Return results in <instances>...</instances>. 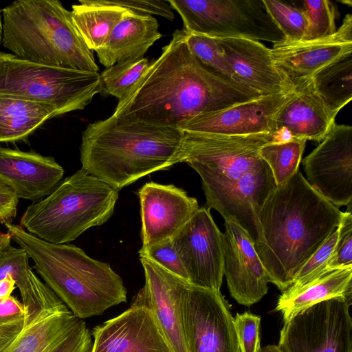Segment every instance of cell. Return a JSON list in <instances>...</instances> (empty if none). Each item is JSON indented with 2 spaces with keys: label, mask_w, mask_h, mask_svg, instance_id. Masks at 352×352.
Returning a JSON list of instances; mask_svg holds the SVG:
<instances>
[{
  "label": "cell",
  "mask_w": 352,
  "mask_h": 352,
  "mask_svg": "<svg viewBox=\"0 0 352 352\" xmlns=\"http://www.w3.org/2000/svg\"><path fill=\"white\" fill-rule=\"evenodd\" d=\"M259 96L244 85L211 73L192 54L185 31L177 30L113 114L126 121L179 129L197 115Z\"/></svg>",
  "instance_id": "cell-1"
},
{
  "label": "cell",
  "mask_w": 352,
  "mask_h": 352,
  "mask_svg": "<svg viewBox=\"0 0 352 352\" xmlns=\"http://www.w3.org/2000/svg\"><path fill=\"white\" fill-rule=\"evenodd\" d=\"M182 162L199 175L209 209L232 219L254 244L261 237L260 210L277 187L260 148L280 140L274 133L224 135L184 131Z\"/></svg>",
  "instance_id": "cell-2"
},
{
  "label": "cell",
  "mask_w": 352,
  "mask_h": 352,
  "mask_svg": "<svg viewBox=\"0 0 352 352\" xmlns=\"http://www.w3.org/2000/svg\"><path fill=\"white\" fill-rule=\"evenodd\" d=\"M342 212L318 193L298 170L263 204L255 250L270 282L284 292L302 265L338 228Z\"/></svg>",
  "instance_id": "cell-3"
},
{
  "label": "cell",
  "mask_w": 352,
  "mask_h": 352,
  "mask_svg": "<svg viewBox=\"0 0 352 352\" xmlns=\"http://www.w3.org/2000/svg\"><path fill=\"white\" fill-rule=\"evenodd\" d=\"M184 131L124 120L112 114L82 133V168L114 189L182 162Z\"/></svg>",
  "instance_id": "cell-4"
},
{
  "label": "cell",
  "mask_w": 352,
  "mask_h": 352,
  "mask_svg": "<svg viewBox=\"0 0 352 352\" xmlns=\"http://www.w3.org/2000/svg\"><path fill=\"white\" fill-rule=\"evenodd\" d=\"M5 226L12 240L33 260V268L76 317L100 315L126 301L123 280L109 263L91 258L75 245L45 241L19 225Z\"/></svg>",
  "instance_id": "cell-5"
},
{
  "label": "cell",
  "mask_w": 352,
  "mask_h": 352,
  "mask_svg": "<svg viewBox=\"0 0 352 352\" xmlns=\"http://www.w3.org/2000/svg\"><path fill=\"white\" fill-rule=\"evenodd\" d=\"M3 46L16 57L47 65L98 72L89 50L57 0H17L2 9Z\"/></svg>",
  "instance_id": "cell-6"
},
{
  "label": "cell",
  "mask_w": 352,
  "mask_h": 352,
  "mask_svg": "<svg viewBox=\"0 0 352 352\" xmlns=\"http://www.w3.org/2000/svg\"><path fill=\"white\" fill-rule=\"evenodd\" d=\"M118 199V190L81 168L29 205L19 226L45 241L67 243L108 221Z\"/></svg>",
  "instance_id": "cell-7"
},
{
  "label": "cell",
  "mask_w": 352,
  "mask_h": 352,
  "mask_svg": "<svg viewBox=\"0 0 352 352\" xmlns=\"http://www.w3.org/2000/svg\"><path fill=\"white\" fill-rule=\"evenodd\" d=\"M100 74L36 63L0 52V94L47 104L58 116L82 110L98 94Z\"/></svg>",
  "instance_id": "cell-8"
},
{
  "label": "cell",
  "mask_w": 352,
  "mask_h": 352,
  "mask_svg": "<svg viewBox=\"0 0 352 352\" xmlns=\"http://www.w3.org/2000/svg\"><path fill=\"white\" fill-rule=\"evenodd\" d=\"M187 32L274 43L285 38L263 0H167Z\"/></svg>",
  "instance_id": "cell-9"
},
{
  "label": "cell",
  "mask_w": 352,
  "mask_h": 352,
  "mask_svg": "<svg viewBox=\"0 0 352 352\" xmlns=\"http://www.w3.org/2000/svg\"><path fill=\"white\" fill-rule=\"evenodd\" d=\"M351 300L333 298L300 311L284 325L282 352H352Z\"/></svg>",
  "instance_id": "cell-10"
},
{
  "label": "cell",
  "mask_w": 352,
  "mask_h": 352,
  "mask_svg": "<svg viewBox=\"0 0 352 352\" xmlns=\"http://www.w3.org/2000/svg\"><path fill=\"white\" fill-rule=\"evenodd\" d=\"M230 307L221 291L190 285L182 305L188 352H240Z\"/></svg>",
  "instance_id": "cell-11"
},
{
  "label": "cell",
  "mask_w": 352,
  "mask_h": 352,
  "mask_svg": "<svg viewBox=\"0 0 352 352\" xmlns=\"http://www.w3.org/2000/svg\"><path fill=\"white\" fill-rule=\"evenodd\" d=\"M171 240L190 285L220 291L223 276V233L210 209L199 208Z\"/></svg>",
  "instance_id": "cell-12"
},
{
  "label": "cell",
  "mask_w": 352,
  "mask_h": 352,
  "mask_svg": "<svg viewBox=\"0 0 352 352\" xmlns=\"http://www.w3.org/2000/svg\"><path fill=\"white\" fill-rule=\"evenodd\" d=\"M307 182L337 208L352 200V126L335 123L302 160Z\"/></svg>",
  "instance_id": "cell-13"
},
{
  "label": "cell",
  "mask_w": 352,
  "mask_h": 352,
  "mask_svg": "<svg viewBox=\"0 0 352 352\" xmlns=\"http://www.w3.org/2000/svg\"><path fill=\"white\" fill-rule=\"evenodd\" d=\"M145 284L132 300L131 307H144L153 315L173 352H188L182 320V305L190 287L152 260L140 256Z\"/></svg>",
  "instance_id": "cell-14"
},
{
  "label": "cell",
  "mask_w": 352,
  "mask_h": 352,
  "mask_svg": "<svg viewBox=\"0 0 352 352\" xmlns=\"http://www.w3.org/2000/svg\"><path fill=\"white\" fill-rule=\"evenodd\" d=\"M292 95L293 89L277 94L261 96L224 109L201 113L186 122L179 129L185 132L224 135L277 133L276 117Z\"/></svg>",
  "instance_id": "cell-15"
},
{
  "label": "cell",
  "mask_w": 352,
  "mask_h": 352,
  "mask_svg": "<svg viewBox=\"0 0 352 352\" xmlns=\"http://www.w3.org/2000/svg\"><path fill=\"white\" fill-rule=\"evenodd\" d=\"M274 65L292 87L339 57L352 53V15L348 14L331 36L311 41L274 43L270 48Z\"/></svg>",
  "instance_id": "cell-16"
},
{
  "label": "cell",
  "mask_w": 352,
  "mask_h": 352,
  "mask_svg": "<svg viewBox=\"0 0 352 352\" xmlns=\"http://www.w3.org/2000/svg\"><path fill=\"white\" fill-rule=\"evenodd\" d=\"M224 220L223 275L231 296L251 306L267 294L270 279L247 231L232 219Z\"/></svg>",
  "instance_id": "cell-17"
},
{
  "label": "cell",
  "mask_w": 352,
  "mask_h": 352,
  "mask_svg": "<svg viewBox=\"0 0 352 352\" xmlns=\"http://www.w3.org/2000/svg\"><path fill=\"white\" fill-rule=\"evenodd\" d=\"M137 195L142 221L141 250L172 239L199 208L195 198L171 184L147 182Z\"/></svg>",
  "instance_id": "cell-18"
},
{
  "label": "cell",
  "mask_w": 352,
  "mask_h": 352,
  "mask_svg": "<svg viewBox=\"0 0 352 352\" xmlns=\"http://www.w3.org/2000/svg\"><path fill=\"white\" fill-rule=\"evenodd\" d=\"M91 352H173L152 313L130 307L118 316L96 326Z\"/></svg>",
  "instance_id": "cell-19"
},
{
  "label": "cell",
  "mask_w": 352,
  "mask_h": 352,
  "mask_svg": "<svg viewBox=\"0 0 352 352\" xmlns=\"http://www.w3.org/2000/svg\"><path fill=\"white\" fill-rule=\"evenodd\" d=\"M63 167L53 157L0 146V179L19 199L38 201L61 182Z\"/></svg>",
  "instance_id": "cell-20"
},
{
  "label": "cell",
  "mask_w": 352,
  "mask_h": 352,
  "mask_svg": "<svg viewBox=\"0 0 352 352\" xmlns=\"http://www.w3.org/2000/svg\"><path fill=\"white\" fill-rule=\"evenodd\" d=\"M92 346L85 322L69 310L25 326L8 352H91Z\"/></svg>",
  "instance_id": "cell-21"
},
{
  "label": "cell",
  "mask_w": 352,
  "mask_h": 352,
  "mask_svg": "<svg viewBox=\"0 0 352 352\" xmlns=\"http://www.w3.org/2000/svg\"><path fill=\"white\" fill-rule=\"evenodd\" d=\"M241 82L261 96L292 89L275 67L270 49L261 43L239 38L215 37Z\"/></svg>",
  "instance_id": "cell-22"
},
{
  "label": "cell",
  "mask_w": 352,
  "mask_h": 352,
  "mask_svg": "<svg viewBox=\"0 0 352 352\" xmlns=\"http://www.w3.org/2000/svg\"><path fill=\"white\" fill-rule=\"evenodd\" d=\"M292 89V96L276 117V132L279 135L287 132L289 138L321 142L335 124L336 115L318 96L311 78Z\"/></svg>",
  "instance_id": "cell-23"
},
{
  "label": "cell",
  "mask_w": 352,
  "mask_h": 352,
  "mask_svg": "<svg viewBox=\"0 0 352 352\" xmlns=\"http://www.w3.org/2000/svg\"><path fill=\"white\" fill-rule=\"evenodd\" d=\"M27 252L8 245L0 252V280L10 276L19 288L26 310L25 326L47 315L61 311L64 303L33 272Z\"/></svg>",
  "instance_id": "cell-24"
},
{
  "label": "cell",
  "mask_w": 352,
  "mask_h": 352,
  "mask_svg": "<svg viewBox=\"0 0 352 352\" xmlns=\"http://www.w3.org/2000/svg\"><path fill=\"white\" fill-rule=\"evenodd\" d=\"M161 36L155 17L129 10L96 51L98 60L107 68L120 62L142 58Z\"/></svg>",
  "instance_id": "cell-25"
},
{
  "label": "cell",
  "mask_w": 352,
  "mask_h": 352,
  "mask_svg": "<svg viewBox=\"0 0 352 352\" xmlns=\"http://www.w3.org/2000/svg\"><path fill=\"white\" fill-rule=\"evenodd\" d=\"M352 267L329 270L307 284L287 289L279 296L276 311L287 322L300 311L321 301L342 298L351 300Z\"/></svg>",
  "instance_id": "cell-26"
},
{
  "label": "cell",
  "mask_w": 352,
  "mask_h": 352,
  "mask_svg": "<svg viewBox=\"0 0 352 352\" xmlns=\"http://www.w3.org/2000/svg\"><path fill=\"white\" fill-rule=\"evenodd\" d=\"M56 116L57 109L51 105L0 94V142L25 140Z\"/></svg>",
  "instance_id": "cell-27"
},
{
  "label": "cell",
  "mask_w": 352,
  "mask_h": 352,
  "mask_svg": "<svg viewBox=\"0 0 352 352\" xmlns=\"http://www.w3.org/2000/svg\"><path fill=\"white\" fill-rule=\"evenodd\" d=\"M129 10L107 3L104 0H80L70 11L76 32L91 51H98Z\"/></svg>",
  "instance_id": "cell-28"
},
{
  "label": "cell",
  "mask_w": 352,
  "mask_h": 352,
  "mask_svg": "<svg viewBox=\"0 0 352 352\" xmlns=\"http://www.w3.org/2000/svg\"><path fill=\"white\" fill-rule=\"evenodd\" d=\"M311 78L327 107L337 115L352 99V53L329 63Z\"/></svg>",
  "instance_id": "cell-29"
},
{
  "label": "cell",
  "mask_w": 352,
  "mask_h": 352,
  "mask_svg": "<svg viewBox=\"0 0 352 352\" xmlns=\"http://www.w3.org/2000/svg\"><path fill=\"white\" fill-rule=\"evenodd\" d=\"M306 140L289 138L262 146L261 157L270 166L276 186L287 182L298 170Z\"/></svg>",
  "instance_id": "cell-30"
},
{
  "label": "cell",
  "mask_w": 352,
  "mask_h": 352,
  "mask_svg": "<svg viewBox=\"0 0 352 352\" xmlns=\"http://www.w3.org/2000/svg\"><path fill=\"white\" fill-rule=\"evenodd\" d=\"M145 57L116 63L100 74L98 94L120 100L136 84L149 66Z\"/></svg>",
  "instance_id": "cell-31"
},
{
  "label": "cell",
  "mask_w": 352,
  "mask_h": 352,
  "mask_svg": "<svg viewBox=\"0 0 352 352\" xmlns=\"http://www.w3.org/2000/svg\"><path fill=\"white\" fill-rule=\"evenodd\" d=\"M185 32L190 50L207 69L226 81L243 85L227 61L215 37Z\"/></svg>",
  "instance_id": "cell-32"
},
{
  "label": "cell",
  "mask_w": 352,
  "mask_h": 352,
  "mask_svg": "<svg viewBox=\"0 0 352 352\" xmlns=\"http://www.w3.org/2000/svg\"><path fill=\"white\" fill-rule=\"evenodd\" d=\"M263 1L267 13L282 32L285 41H302L307 28V20L302 9L280 1Z\"/></svg>",
  "instance_id": "cell-33"
},
{
  "label": "cell",
  "mask_w": 352,
  "mask_h": 352,
  "mask_svg": "<svg viewBox=\"0 0 352 352\" xmlns=\"http://www.w3.org/2000/svg\"><path fill=\"white\" fill-rule=\"evenodd\" d=\"M302 10L307 28L302 41H311L329 37L337 30L335 8L330 1H302Z\"/></svg>",
  "instance_id": "cell-34"
},
{
  "label": "cell",
  "mask_w": 352,
  "mask_h": 352,
  "mask_svg": "<svg viewBox=\"0 0 352 352\" xmlns=\"http://www.w3.org/2000/svg\"><path fill=\"white\" fill-rule=\"evenodd\" d=\"M340 235V226L302 265L289 289L298 288L329 270L328 262L331 257Z\"/></svg>",
  "instance_id": "cell-35"
},
{
  "label": "cell",
  "mask_w": 352,
  "mask_h": 352,
  "mask_svg": "<svg viewBox=\"0 0 352 352\" xmlns=\"http://www.w3.org/2000/svg\"><path fill=\"white\" fill-rule=\"evenodd\" d=\"M140 256L146 257L170 273L188 282L182 261L174 249L171 239L139 250Z\"/></svg>",
  "instance_id": "cell-36"
},
{
  "label": "cell",
  "mask_w": 352,
  "mask_h": 352,
  "mask_svg": "<svg viewBox=\"0 0 352 352\" xmlns=\"http://www.w3.org/2000/svg\"><path fill=\"white\" fill-rule=\"evenodd\" d=\"M240 352H258L261 317L245 311L234 318Z\"/></svg>",
  "instance_id": "cell-37"
},
{
  "label": "cell",
  "mask_w": 352,
  "mask_h": 352,
  "mask_svg": "<svg viewBox=\"0 0 352 352\" xmlns=\"http://www.w3.org/2000/svg\"><path fill=\"white\" fill-rule=\"evenodd\" d=\"M340 235L333 253L329 260L328 269L352 267V214L351 210L342 212Z\"/></svg>",
  "instance_id": "cell-38"
},
{
  "label": "cell",
  "mask_w": 352,
  "mask_h": 352,
  "mask_svg": "<svg viewBox=\"0 0 352 352\" xmlns=\"http://www.w3.org/2000/svg\"><path fill=\"white\" fill-rule=\"evenodd\" d=\"M136 13L155 14L170 21L175 19L173 10L167 0H104Z\"/></svg>",
  "instance_id": "cell-39"
},
{
  "label": "cell",
  "mask_w": 352,
  "mask_h": 352,
  "mask_svg": "<svg viewBox=\"0 0 352 352\" xmlns=\"http://www.w3.org/2000/svg\"><path fill=\"white\" fill-rule=\"evenodd\" d=\"M19 198L14 190L0 179V223H11L16 215Z\"/></svg>",
  "instance_id": "cell-40"
},
{
  "label": "cell",
  "mask_w": 352,
  "mask_h": 352,
  "mask_svg": "<svg viewBox=\"0 0 352 352\" xmlns=\"http://www.w3.org/2000/svg\"><path fill=\"white\" fill-rule=\"evenodd\" d=\"M26 320V310L22 302L14 296L0 299V327Z\"/></svg>",
  "instance_id": "cell-41"
},
{
  "label": "cell",
  "mask_w": 352,
  "mask_h": 352,
  "mask_svg": "<svg viewBox=\"0 0 352 352\" xmlns=\"http://www.w3.org/2000/svg\"><path fill=\"white\" fill-rule=\"evenodd\" d=\"M25 326V320L0 327V352H8Z\"/></svg>",
  "instance_id": "cell-42"
},
{
  "label": "cell",
  "mask_w": 352,
  "mask_h": 352,
  "mask_svg": "<svg viewBox=\"0 0 352 352\" xmlns=\"http://www.w3.org/2000/svg\"><path fill=\"white\" fill-rule=\"evenodd\" d=\"M14 280L8 276L0 280V299H5L11 296V294L15 289Z\"/></svg>",
  "instance_id": "cell-43"
},
{
  "label": "cell",
  "mask_w": 352,
  "mask_h": 352,
  "mask_svg": "<svg viewBox=\"0 0 352 352\" xmlns=\"http://www.w3.org/2000/svg\"><path fill=\"white\" fill-rule=\"evenodd\" d=\"M11 240V235L8 232L6 233L0 231V252L10 245Z\"/></svg>",
  "instance_id": "cell-44"
},
{
  "label": "cell",
  "mask_w": 352,
  "mask_h": 352,
  "mask_svg": "<svg viewBox=\"0 0 352 352\" xmlns=\"http://www.w3.org/2000/svg\"><path fill=\"white\" fill-rule=\"evenodd\" d=\"M258 352H282L278 345H267L264 347H261Z\"/></svg>",
  "instance_id": "cell-45"
},
{
  "label": "cell",
  "mask_w": 352,
  "mask_h": 352,
  "mask_svg": "<svg viewBox=\"0 0 352 352\" xmlns=\"http://www.w3.org/2000/svg\"><path fill=\"white\" fill-rule=\"evenodd\" d=\"M2 38H3V20H2V16L1 15V11H0V46L2 43Z\"/></svg>",
  "instance_id": "cell-46"
}]
</instances>
